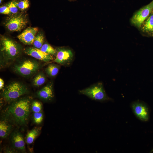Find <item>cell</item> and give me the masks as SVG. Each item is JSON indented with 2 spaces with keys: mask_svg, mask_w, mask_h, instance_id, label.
I'll use <instances>...</instances> for the list:
<instances>
[{
  "mask_svg": "<svg viewBox=\"0 0 153 153\" xmlns=\"http://www.w3.org/2000/svg\"><path fill=\"white\" fill-rule=\"evenodd\" d=\"M27 92V88L20 83L14 82L10 84L4 90L3 95L7 101L15 100Z\"/></svg>",
  "mask_w": 153,
  "mask_h": 153,
  "instance_id": "277c9868",
  "label": "cell"
},
{
  "mask_svg": "<svg viewBox=\"0 0 153 153\" xmlns=\"http://www.w3.org/2000/svg\"><path fill=\"white\" fill-rule=\"evenodd\" d=\"M4 82L3 80L1 78H0V89H2L4 87Z\"/></svg>",
  "mask_w": 153,
  "mask_h": 153,
  "instance_id": "484cf974",
  "label": "cell"
},
{
  "mask_svg": "<svg viewBox=\"0 0 153 153\" xmlns=\"http://www.w3.org/2000/svg\"><path fill=\"white\" fill-rule=\"evenodd\" d=\"M79 92L80 93L95 100L103 101L110 99L107 95L103 84L101 82L94 84L89 87L79 90Z\"/></svg>",
  "mask_w": 153,
  "mask_h": 153,
  "instance_id": "7a4b0ae2",
  "label": "cell"
},
{
  "mask_svg": "<svg viewBox=\"0 0 153 153\" xmlns=\"http://www.w3.org/2000/svg\"><path fill=\"white\" fill-rule=\"evenodd\" d=\"M24 51L27 54L44 62L49 61L54 59L52 55L42 51L40 49L29 47L25 48Z\"/></svg>",
  "mask_w": 153,
  "mask_h": 153,
  "instance_id": "30bf717a",
  "label": "cell"
},
{
  "mask_svg": "<svg viewBox=\"0 0 153 153\" xmlns=\"http://www.w3.org/2000/svg\"><path fill=\"white\" fill-rule=\"evenodd\" d=\"M60 67L56 64H51L47 67L46 69V71L47 74L50 76L54 77L58 74Z\"/></svg>",
  "mask_w": 153,
  "mask_h": 153,
  "instance_id": "e0dca14e",
  "label": "cell"
},
{
  "mask_svg": "<svg viewBox=\"0 0 153 153\" xmlns=\"http://www.w3.org/2000/svg\"><path fill=\"white\" fill-rule=\"evenodd\" d=\"M30 108V101L28 99H21L12 103L8 107V112L16 122L24 125L28 119Z\"/></svg>",
  "mask_w": 153,
  "mask_h": 153,
  "instance_id": "6da1fadb",
  "label": "cell"
},
{
  "mask_svg": "<svg viewBox=\"0 0 153 153\" xmlns=\"http://www.w3.org/2000/svg\"><path fill=\"white\" fill-rule=\"evenodd\" d=\"M2 0H0V3H1L2 2Z\"/></svg>",
  "mask_w": 153,
  "mask_h": 153,
  "instance_id": "4316f807",
  "label": "cell"
},
{
  "mask_svg": "<svg viewBox=\"0 0 153 153\" xmlns=\"http://www.w3.org/2000/svg\"><path fill=\"white\" fill-rule=\"evenodd\" d=\"M41 129V128H35L28 133L26 138L27 144H30L33 142L35 139L39 134Z\"/></svg>",
  "mask_w": 153,
  "mask_h": 153,
  "instance_id": "2e32d148",
  "label": "cell"
},
{
  "mask_svg": "<svg viewBox=\"0 0 153 153\" xmlns=\"http://www.w3.org/2000/svg\"><path fill=\"white\" fill-rule=\"evenodd\" d=\"M141 28L146 35L153 37V10L143 23Z\"/></svg>",
  "mask_w": 153,
  "mask_h": 153,
  "instance_id": "5bb4252c",
  "label": "cell"
},
{
  "mask_svg": "<svg viewBox=\"0 0 153 153\" xmlns=\"http://www.w3.org/2000/svg\"><path fill=\"white\" fill-rule=\"evenodd\" d=\"M153 10V0L134 14L131 18L132 23L137 27H141L143 23Z\"/></svg>",
  "mask_w": 153,
  "mask_h": 153,
  "instance_id": "8992f818",
  "label": "cell"
},
{
  "mask_svg": "<svg viewBox=\"0 0 153 153\" xmlns=\"http://www.w3.org/2000/svg\"><path fill=\"white\" fill-rule=\"evenodd\" d=\"M42 51L47 54L56 56L57 54V50L54 49L50 45L47 43L43 44L41 48Z\"/></svg>",
  "mask_w": 153,
  "mask_h": 153,
  "instance_id": "d6986e66",
  "label": "cell"
},
{
  "mask_svg": "<svg viewBox=\"0 0 153 153\" xmlns=\"http://www.w3.org/2000/svg\"><path fill=\"white\" fill-rule=\"evenodd\" d=\"M11 141L13 146L16 149L24 152L25 151V143L22 134L16 131L12 135Z\"/></svg>",
  "mask_w": 153,
  "mask_h": 153,
  "instance_id": "4fadbf2b",
  "label": "cell"
},
{
  "mask_svg": "<svg viewBox=\"0 0 153 153\" xmlns=\"http://www.w3.org/2000/svg\"><path fill=\"white\" fill-rule=\"evenodd\" d=\"M12 128L11 124L6 120L0 122V136L3 138H6L9 134Z\"/></svg>",
  "mask_w": 153,
  "mask_h": 153,
  "instance_id": "9a60e30c",
  "label": "cell"
},
{
  "mask_svg": "<svg viewBox=\"0 0 153 153\" xmlns=\"http://www.w3.org/2000/svg\"><path fill=\"white\" fill-rule=\"evenodd\" d=\"M46 81V78L42 74H39L36 76L34 78L33 83L36 86H39L43 84Z\"/></svg>",
  "mask_w": 153,
  "mask_h": 153,
  "instance_id": "ffe728a7",
  "label": "cell"
},
{
  "mask_svg": "<svg viewBox=\"0 0 153 153\" xmlns=\"http://www.w3.org/2000/svg\"><path fill=\"white\" fill-rule=\"evenodd\" d=\"M29 6V3L28 0H21L17 2L18 8L21 10L28 8Z\"/></svg>",
  "mask_w": 153,
  "mask_h": 153,
  "instance_id": "7402d4cb",
  "label": "cell"
},
{
  "mask_svg": "<svg viewBox=\"0 0 153 153\" xmlns=\"http://www.w3.org/2000/svg\"><path fill=\"white\" fill-rule=\"evenodd\" d=\"M43 114L40 112H34L33 118L34 122L37 124H41L43 119Z\"/></svg>",
  "mask_w": 153,
  "mask_h": 153,
  "instance_id": "cb8c5ba5",
  "label": "cell"
},
{
  "mask_svg": "<svg viewBox=\"0 0 153 153\" xmlns=\"http://www.w3.org/2000/svg\"><path fill=\"white\" fill-rule=\"evenodd\" d=\"M17 2H18L17 1H13L9 3L7 5L11 13L13 14L17 13L18 12V8L17 6Z\"/></svg>",
  "mask_w": 153,
  "mask_h": 153,
  "instance_id": "44dd1931",
  "label": "cell"
},
{
  "mask_svg": "<svg viewBox=\"0 0 153 153\" xmlns=\"http://www.w3.org/2000/svg\"><path fill=\"white\" fill-rule=\"evenodd\" d=\"M57 54L54 61L65 66H70L74 61V56L71 50L61 48L56 50Z\"/></svg>",
  "mask_w": 153,
  "mask_h": 153,
  "instance_id": "52a82bcc",
  "label": "cell"
},
{
  "mask_svg": "<svg viewBox=\"0 0 153 153\" xmlns=\"http://www.w3.org/2000/svg\"><path fill=\"white\" fill-rule=\"evenodd\" d=\"M132 107L134 114L139 119L144 121L148 120V110L145 104L140 102H135L132 104Z\"/></svg>",
  "mask_w": 153,
  "mask_h": 153,
  "instance_id": "8fae6325",
  "label": "cell"
},
{
  "mask_svg": "<svg viewBox=\"0 0 153 153\" xmlns=\"http://www.w3.org/2000/svg\"><path fill=\"white\" fill-rule=\"evenodd\" d=\"M31 109L34 112H41L42 109L41 103L38 101H34L31 104Z\"/></svg>",
  "mask_w": 153,
  "mask_h": 153,
  "instance_id": "603a6c76",
  "label": "cell"
},
{
  "mask_svg": "<svg viewBox=\"0 0 153 153\" xmlns=\"http://www.w3.org/2000/svg\"><path fill=\"white\" fill-rule=\"evenodd\" d=\"M1 50L8 59H13L19 54L20 52L19 47L12 40L3 37L1 38Z\"/></svg>",
  "mask_w": 153,
  "mask_h": 153,
  "instance_id": "5b68a950",
  "label": "cell"
},
{
  "mask_svg": "<svg viewBox=\"0 0 153 153\" xmlns=\"http://www.w3.org/2000/svg\"><path fill=\"white\" fill-rule=\"evenodd\" d=\"M0 12L1 14H9L11 13L7 5L3 6L1 7H0Z\"/></svg>",
  "mask_w": 153,
  "mask_h": 153,
  "instance_id": "d4e9b609",
  "label": "cell"
},
{
  "mask_svg": "<svg viewBox=\"0 0 153 153\" xmlns=\"http://www.w3.org/2000/svg\"><path fill=\"white\" fill-rule=\"evenodd\" d=\"M44 41V37L41 33L37 34L35 39L33 45L35 48L41 49L43 45Z\"/></svg>",
  "mask_w": 153,
  "mask_h": 153,
  "instance_id": "ac0fdd59",
  "label": "cell"
},
{
  "mask_svg": "<svg viewBox=\"0 0 153 153\" xmlns=\"http://www.w3.org/2000/svg\"><path fill=\"white\" fill-rule=\"evenodd\" d=\"M38 30L37 27H28L17 36L19 40L23 43L31 45L33 42Z\"/></svg>",
  "mask_w": 153,
  "mask_h": 153,
  "instance_id": "9c48e42d",
  "label": "cell"
},
{
  "mask_svg": "<svg viewBox=\"0 0 153 153\" xmlns=\"http://www.w3.org/2000/svg\"><path fill=\"white\" fill-rule=\"evenodd\" d=\"M39 67V64L37 62L27 60L15 65L14 69L18 73L22 75L27 76L36 71Z\"/></svg>",
  "mask_w": 153,
  "mask_h": 153,
  "instance_id": "ba28073f",
  "label": "cell"
},
{
  "mask_svg": "<svg viewBox=\"0 0 153 153\" xmlns=\"http://www.w3.org/2000/svg\"><path fill=\"white\" fill-rule=\"evenodd\" d=\"M52 83H50L43 87L37 93V95L41 99L51 101L54 97Z\"/></svg>",
  "mask_w": 153,
  "mask_h": 153,
  "instance_id": "7c38bea8",
  "label": "cell"
},
{
  "mask_svg": "<svg viewBox=\"0 0 153 153\" xmlns=\"http://www.w3.org/2000/svg\"><path fill=\"white\" fill-rule=\"evenodd\" d=\"M28 21L25 14H14L8 17L5 22V25L9 31H20L27 25Z\"/></svg>",
  "mask_w": 153,
  "mask_h": 153,
  "instance_id": "3957f363",
  "label": "cell"
}]
</instances>
